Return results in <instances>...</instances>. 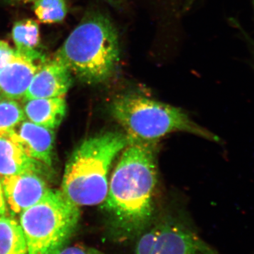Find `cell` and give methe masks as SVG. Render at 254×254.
<instances>
[{
	"label": "cell",
	"instance_id": "obj_18",
	"mask_svg": "<svg viewBox=\"0 0 254 254\" xmlns=\"http://www.w3.org/2000/svg\"><path fill=\"white\" fill-rule=\"evenodd\" d=\"M59 254H108L98 249L83 245L66 246Z\"/></svg>",
	"mask_w": 254,
	"mask_h": 254
},
{
	"label": "cell",
	"instance_id": "obj_16",
	"mask_svg": "<svg viewBox=\"0 0 254 254\" xmlns=\"http://www.w3.org/2000/svg\"><path fill=\"white\" fill-rule=\"evenodd\" d=\"M34 11L42 22H61L67 14L64 0H33Z\"/></svg>",
	"mask_w": 254,
	"mask_h": 254
},
{
	"label": "cell",
	"instance_id": "obj_7",
	"mask_svg": "<svg viewBox=\"0 0 254 254\" xmlns=\"http://www.w3.org/2000/svg\"><path fill=\"white\" fill-rule=\"evenodd\" d=\"M5 201L10 210L20 215L44 197L50 189L38 173L0 177Z\"/></svg>",
	"mask_w": 254,
	"mask_h": 254
},
{
	"label": "cell",
	"instance_id": "obj_22",
	"mask_svg": "<svg viewBox=\"0 0 254 254\" xmlns=\"http://www.w3.org/2000/svg\"><path fill=\"white\" fill-rule=\"evenodd\" d=\"M252 1H253L254 6V0H252Z\"/></svg>",
	"mask_w": 254,
	"mask_h": 254
},
{
	"label": "cell",
	"instance_id": "obj_11",
	"mask_svg": "<svg viewBox=\"0 0 254 254\" xmlns=\"http://www.w3.org/2000/svg\"><path fill=\"white\" fill-rule=\"evenodd\" d=\"M23 107L25 117L28 121L54 130L63 122L66 111L64 97L37 98L26 100Z\"/></svg>",
	"mask_w": 254,
	"mask_h": 254
},
{
	"label": "cell",
	"instance_id": "obj_14",
	"mask_svg": "<svg viewBox=\"0 0 254 254\" xmlns=\"http://www.w3.org/2000/svg\"><path fill=\"white\" fill-rule=\"evenodd\" d=\"M0 254H28L19 222L5 215H0Z\"/></svg>",
	"mask_w": 254,
	"mask_h": 254
},
{
	"label": "cell",
	"instance_id": "obj_9",
	"mask_svg": "<svg viewBox=\"0 0 254 254\" xmlns=\"http://www.w3.org/2000/svg\"><path fill=\"white\" fill-rule=\"evenodd\" d=\"M32 159L50 165L53 160L55 133L46 128L23 120L9 136Z\"/></svg>",
	"mask_w": 254,
	"mask_h": 254
},
{
	"label": "cell",
	"instance_id": "obj_13",
	"mask_svg": "<svg viewBox=\"0 0 254 254\" xmlns=\"http://www.w3.org/2000/svg\"><path fill=\"white\" fill-rule=\"evenodd\" d=\"M11 35L18 54L34 61L44 63V57L38 50L40 31L36 21L31 19L17 21L13 26Z\"/></svg>",
	"mask_w": 254,
	"mask_h": 254
},
{
	"label": "cell",
	"instance_id": "obj_19",
	"mask_svg": "<svg viewBox=\"0 0 254 254\" xmlns=\"http://www.w3.org/2000/svg\"><path fill=\"white\" fill-rule=\"evenodd\" d=\"M6 213V203L5 201L4 192L0 180V215H5Z\"/></svg>",
	"mask_w": 254,
	"mask_h": 254
},
{
	"label": "cell",
	"instance_id": "obj_2",
	"mask_svg": "<svg viewBox=\"0 0 254 254\" xmlns=\"http://www.w3.org/2000/svg\"><path fill=\"white\" fill-rule=\"evenodd\" d=\"M118 32L108 15L88 13L55 53L54 60L88 84L110 81L120 63Z\"/></svg>",
	"mask_w": 254,
	"mask_h": 254
},
{
	"label": "cell",
	"instance_id": "obj_8",
	"mask_svg": "<svg viewBox=\"0 0 254 254\" xmlns=\"http://www.w3.org/2000/svg\"><path fill=\"white\" fill-rule=\"evenodd\" d=\"M72 83L71 71L63 64L53 60L43 63L38 68L24 98L28 100L64 97Z\"/></svg>",
	"mask_w": 254,
	"mask_h": 254
},
{
	"label": "cell",
	"instance_id": "obj_3",
	"mask_svg": "<svg viewBox=\"0 0 254 254\" xmlns=\"http://www.w3.org/2000/svg\"><path fill=\"white\" fill-rule=\"evenodd\" d=\"M129 140L126 133L111 131L82 142L65 167L63 194L79 208L101 204L108 193L112 165Z\"/></svg>",
	"mask_w": 254,
	"mask_h": 254
},
{
	"label": "cell",
	"instance_id": "obj_4",
	"mask_svg": "<svg viewBox=\"0 0 254 254\" xmlns=\"http://www.w3.org/2000/svg\"><path fill=\"white\" fill-rule=\"evenodd\" d=\"M108 110L127 136L138 141L157 143L175 132H185L214 142L220 141L180 108L143 95H120L112 100Z\"/></svg>",
	"mask_w": 254,
	"mask_h": 254
},
{
	"label": "cell",
	"instance_id": "obj_21",
	"mask_svg": "<svg viewBox=\"0 0 254 254\" xmlns=\"http://www.w3.org/2000/svg\"><path fill=\"white\" fill-rule=\"evenodd\" d=\"M243 34L245 35V36H247V41L250 42V44L252 45V51H253L254 56V41H253V39H252V38H249V36H247V35H246V33H245V32H243Z\"/></svg>",
	"mask_w": 254,
	"mask_h": 254
},
{
	"label": "cell",
	"instance_id": "obj_5",
	"mask_svg": "<svg viewBox=\"0 0 254 254\" xmlns=\"http://www.w3.org/2000/svg\"><path fill=\"white\" fill-rule=\"evenodd\" d=\"M80 209L61 190H50L20 214L28 254H59L77 229Z\"/></svg>",
	"mask_w": 254,
	"mask_h": 254
},
{
	"label": "cell",
	"instance_id": "obj_15",
	"mask_svg": "<svg viewBox=\"0 0 254 254\" xmlns=\"http://www.w3.org/2000/svg\"><path fill=\"white\" fill-rule=\"evenodd\" d=\"M25 119L23 109L16 100L0 101V137L9 136Z\"/></svg>",
	"mask_w": 254,
	"mask_h": 254
},
{
	"label": "cell",
	"instance_id": "obj_12",
	"mask_svg": "<svg viewBox=\"0 0 254 254\" xmlns=\"http://www.w3.org/2000/svg\"><path fill=\"white\" fill-rule=\"evenodd\" d=\"M41 164L30 158L9 136L0 137V177L29 172L40 173Z\"/></svg>",
	"mask_w": 254,
	"mask_h": 254
},
{
	"label": "cell",
	"instance_id": "obj_20",
	"mask_svg": "<svg viewBox=\"0 0 254 254\" xmlns=\"http://www.w3.org/2000/svg\"><path fill=\"white\" fill-rule=\"evenodd\" d=\"M105 1L118 9H122L125 6V0H105Z\"/></svg>",
	"mask_w": 254,
	"mask_h": 254
},
{
	"label": "cell",
	"instance_id": "obj_1",
	"mask_svg": "<svg viewBox=\"0 0 254 254\" xmlns=\"http://www.w3.org/2000/svg\"><path fill=\"white\" fill-rule=\"evenodd\" d=\"M129 139L110 177L106 198L100 205L105 239L121 246L135 243L156 218L157 143Z\"/></svg>",
	"mask_w": 254,
	"mask_h": 254
},
{
	"label": "cell",
	"instance_id": "obj_10",
	"mask_svg": "<svg viewBox=\"0 0 254 254\" xmlns=\"http://www.w3.org/2000/svg\"><path fill=\"white\" fill-rule=\"evenodd\" d=\"M44 63L34 61L19 54L0 69V93L6 99L24 98L40 66Z\"/></svg>",
	"mask_w": 254,
	"mask_h": 254
},
{
	"label": "cell",
	"instance_id": "obj_6",
	"mask_svg": "<svg viewBox=\"0 0 254 254\" xmlns=\"http://www.w3.org/2000/svg\"><path fill=\"white\" fill-rule=\"evenodd\" d=\"M134 254H220L177 215L155 218L135 242Z\"/></svg>",
	"mask_w": 254,
	"mask_h": 254
},
{
	"label": "cell",
	"instance_id": "obj_17",
	"mask_svg": "<svg viewBox=\"0 0 254 254\" xmlns=\"http://www.w3.org/2000/svg\"><path fill=\"white\" fill-rule=\"evenodd\" d=\"M17 52L6 42L0 40V69L16 58Z\"/></svg>",
	"mask_w": 254,
	"mask_h": 254
}]
</instances>
